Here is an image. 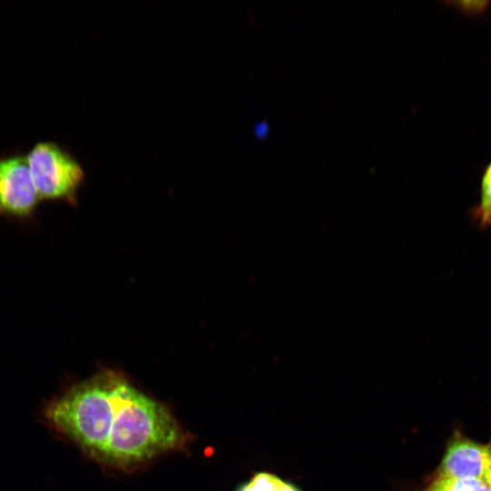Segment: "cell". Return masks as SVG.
<instances>
[{"label": "cell", "instance_id": "cell-1", "mask_svg": "<svg viewBox=\"0 0 491 491\" xmlns=\"http://www.w3.org/2000/svg\"><path fill=\"white\" fill-rule=\"evenodd\" d=\"M189 435L163 403L125 378L118 393L106 445L98 462L124 471L181 450Z\"/></svg>", "mask_w": 491, "mask_h": 491}, {"label": "cell", "instance_id": "cell-2", "mask_svg": "<svg viewBox=\"0 0 491 491\" xmlns=\"http://www.w3.org/2000/svg\"><path fill=\"white\" fill-rule=\"evenodd\" d=\"M126 377L106 370L52 398L44 418L57 435L98 461L106 445L119 390Z\"/></svg>", "mask_w": 491, "mask_h": 491}, {"label": "cell", "instance_id": "cell-3", "mask_svg": "<svg viewBox=\"0 0 491 491\" xmlns=\"http://www.w3.org/2000/svg\"><path fill=\"white\" fill-rule=\"evenodd\" d=\"M40 199L72 201L84 179L78 162L53 142H40L26 156Z\"/></svg>", "mask_w": 491, "mask_h": 491}, {"label": "cell", "instance_id": "cell-4", "mask_svg": "<svg viewBox=\"0 0 491 491\" xmlns=\"http://www.w3.org/2000/svg\"><path fill=\"white\" fill-rule=\"evenodd\" d=\"M39 200L26 156L0 157V214L26 216Z\"/></svg>", "mask_w": 491, "mask_h": 491}, {"label": "cell", "instance_id": "cell-5", "mask_svg": "<svg viewBox=\"0 0 491 491\" xmlns=\"http://www.w3.org/2000/svg\"><path fill=\"white\" fill-rule=\"evenodd\" d=\"M491 466V444H481L460 433L449 441L436 475L486 480Z\"/></svg>", "mask_w": 491, "mask_h": 491}, {"label": "cell", "instance_id": "cell-6", "mask_svg": "<svg viewBox=\"0 0 491 491\" xmlns=\"http://www.w3.org/2000/svg\"><path fill=\"white\" fill-rule=\"evenodd\" d=\"M423 491H491V488L483 479L435 475Z\"/></svg>", "mask_w": 491, "mask_h": 491}, {"label": "cell", "instance_id": "cell-7", "mask_svg": "<svg viewBox=\"0 0 491 491\" xmlns=\"http://www.w3.org/2000/svg\"><path fill=\"white\" fill-rule=\"evenodd\" d=\"M237 491H300V489L275 474L259 472Z\"/></svg>", "mask_w": 491, "mask_h": 491}, {"label": "cell", "instance_id": "cell-8", "mask_svg": "<svg viewBox=\"0 0 491 491\" xmlns=\"http://www.w3.org/2000/svg\"><path fill=\"white\" fill-rule=\"evenodd\" d=\"M474 218L483 227L491 225V162L483 174L480 202L474 210Z\"/></svg>", "mask_w": 491, "mask_h": 491}, {"label": "cell", "instance_id": "cell-9", "mask_svg": "<svg viewBox=\"0 0 491 491\" xmlns=\"http://www.w3.org/2000/svg\"><path fill=\"white\" fill-rule=\"evenodd\" d=\"M486 481L487 482V484L489 485V486L491 488V466H490V469H489V471L487 473Z\"/></svg>", "mask_w": 491, "mask_h": 491}]
</instances>
